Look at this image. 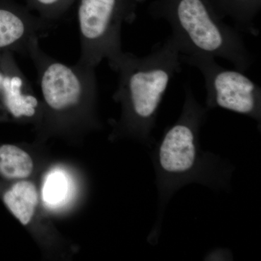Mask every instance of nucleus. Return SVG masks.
<instances>
[{
    "label": "nucleus",
    "instance_id": "8",
    "mask_svg": "<svg viewBox=\"0 0 261 261\" xmlns=\"http://www.w3.org/2000/svg\"><path fill=\"white\" fill-rule=\"evenodd\" d=\"M38 200L39 195L35 185L24 180L13 185L3 196L5 205L23 226L32 221Z\"/></svg>",
    "mask_w": 261,
    "mask_h": 261
},
{
    "label": "nucleus",
    "instance_id": "13",
    "mask_svg": "<svg viewBox=\"0 0 261 261\" xmlns=\"http://www.w3.org/2000/svg\"><path fill=\"white\" fill-rule=\"evenodd\" d=\"M2 53L0 51V87H1L2 80H3V70H2Z\"/></svg>",
    "mask_w": 261,
    "mask_h": 261
},
{
    "label": "nucleus",
    "instance_id": "3",
    "mask_svg": "<svg viewBox=\"0 0 261 261\" xmlns=\"http://www.w3.org/2000/svg\"><path fill=\"white\" fill-rule=\"evenodd\" d=\"M148 10L170 25L181 55L222 58L242 72L253 63L240 33L225 23L209 0H155Z\"/></svg>",
    "mask_w": 261,
    "mask_h": 261
},
{
    "label": "nucleus",
    "instance_id": "1",
    "mask_svg": "<svg viewBox=\"0 0 261 261\" xmlns=\"http://www.w3.org/2000/svg\"><path fill=\"white\" fill-rule=\"evenodd\" d=\"M177 121L165 132L154 152L160 206L166 205L175 192L190 183L224 188L231 176L229 166L200 146L201 127L208 110L198 102L188 84Z\"/></svg>",
    "mask_w": 261,
    "mask_h": 261
},
{
    "label": "nucleus",
    "instance_id": "10",
    "mask_svg": "<svg viewBox=\"0 0 261 261\" xmlns=\"http://www.w3.org/2000/svg\"><path fill=\"white\" fill-rule=\"evenodd\" d=\"M34 170V161L28 152L18 146L0 147V173L9 179L28 178Z\"/></svg>",
    "mask_w": 261,
    "mask_h": 261
},
{
    "label": "nucleus",
    "instance_id": "2",
    "mask_svg": "<svg viewBox=\"0 0 261 261\" xmlns=\"http://www.w3.org/2000/svg\"><path fill=\"white\" fill-rule=\"evenodd\" d=\"M181 64L177 44L170 36L147 56L123 51L112 68L118 75L114 98L123 107L122 124L147 143L163 98Z\"/></svg>",
    "mask_w": 261,
    "mask_h": 261
},
{
    "label": "nucleus",
    "instance_id": "11",
    "mask_svg": "<svg viewBox=\"0 0 261 261\" xmlns=\"http://www.w3.org/2000/svg\"><path fill=\"white\" fill-rule=\"evenodd\" d=\"M67 182L61 173H53L47 178L44 190V197L46 202L57 203L64 197L66 192Z\"/></svg>",
    "mask_w": 261,
    "mask_h": 261
},
{
    "label": "nucleus",
    "instance_id": "7",
    "mask_svg": "<svg viewBox=\"0 0 261 261\" xmlns=\"http://www.w3.org/2000/svg\"><path fill=\"white\" fill-rule=\"evenodd\" d=\"M54 25L13 8L0 6V51L28 56L32 43Z\"/></svg>",
    "mask_w": 261,
    "mask_h": 261
},
{
    "label": "nucleus",
    "instance_id": "5",
    "mask_svg": "<svg viewBox=\"0 0 261 261\" xmlns=\"http://www.w3.org/2000/svg\"><path fill=\"white\" fill-rule=\"evenodd\" d=\"M215 59L211 56L181 55L182 63L195 67L203 76L207 109L222 108L260 123V87L244 72L224 68Z\"/></svg>",
    "mask_w": 261,
    "mask_h": 261
},
{
    "label": "nucleus",
    "instance_id": "4",
    "mask_svg": "<svg viewBox=\"0 0 261 261\" xmlns=\"http://www.w3.org/2000/svg\"><path fill=\"white\" fill-rule=\"evenodd\" d=\"M142 0H81L78 24L82 64L97 68L106 60L111 69L123 51L121 32L125 23L135 20Z\"/></svg>",
    "mask_w": 261,
    "mask_h": 261
},
{
    "label": "nucleus",
    "instance_id": "12",
    "mask_svg": "<svg viewBox=\"0 0 261 261\" xmlns=\"http://www.w3.org/2000/svg\"><path fill=\"white\" fill-rule=\"evenodd\" d=\"M40 11V18L46 21L54 23L63 11L66 0H33Z\"/></svg>",
    "mask_w": 261,
    "mask_h": 261
},
{
    "label": "nucleus",
    "instance_id": "9",
    "mask_svg": "<svg viewBox=\"0 0 261 261\" xmlns=\"http://www.w3.org/2000/svg\"><path fill=\"white\" fill-rule=\"evenodd\" d=\"M220 16L229 18L242 29L257 35L255 18L260 12L261 0H209Z\"/></svg>",
    "mask_w": 261,
    "mask_h": 261
},
{
    "label": "nucleus",
    "instance_id": "6",
    "mask_svg": "<svg viewBox=\"0 0 261 261\" xmlns=\"http://www.w3.org/2000/svg\"><path fill=\"white\" fill-rule=\"evenodd\" d=\"M3 80L0 87V106L12 118L33 120L39 116L41 101L15 61L14 53H2Z\"/></svg>",
    "mask_w": 261,
    "mask_h": 261
}]
</instances>
